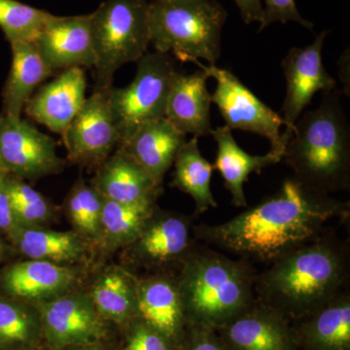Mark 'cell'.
I'll use <instances>...</instances> for the list:
<instances>
[{"mask_svg":"<svg viewBox=\"0 0 350 350\" xmlns=\"http://www.w3.org/2000/svg\"><path fill=\"white\" fill-rule=\"evenodd\" d=\"M193 234L188 216L156 206L137 239L120 251V265L133 273H175L195 250Z\"/></svg>","mask_w":350,"mask_h":350,"instance_id":"8","label":"cell"},{"mask_svg":"<svg viewBox=\"0 0 350 350\" xmlns=\"http://www.w3.org/2000/svg\"><path fill=\"white\" fill-rule=\"evenodd\" d=\"M264 12L258 31H264L275 23L287 24L288 22H295L310 31L314 27L312 22L301 17L297 8L296 0H264Z\"/></svg>","mask_w":350,"mask_h":350,"instance_id":"34","label":"cell"},{"mask_svg":"<svg viewBox=\"0 0 350 350\" xmlns=\"http://www.w3.org/2000/svg\"><path fill=\"white\" fill-rule=\"evenodd\" d=\"M345 278L342 251L319 238L275 260L255 286L262 305L284 317H305L338 296Z\"/></svg>","mask_w":350,"mask_h":350,"instance_id":"3","label":"cell"},{"mask_svg":"<svg viewBox=\"0 0 350 350\" xmlns=\"http://www.w3.org/2000/svg\"><path fill=\"white\" fill-rule=\"evenodd\" d=\"M149 3L148 0H105L91 14L94 92L108 93L115 72L146 54L150 45Z\"/></svg>","mask_w":350,"mask_h":350,"instance_id":"6","label":"cell"},{"mask_svg":"<svg viewBox=\"0 0 350 350\" xmlns=\"http://www.w3.org/2000/svg\"><path fill=\"white\" fill-rule=\"evenodd\" d=\"M186 142L187 135L177 130L163 117L140 126L117 148L131 157L157 183L163 185L165 174Z\"/></svg>","mask_w":350,"mask_h":350,"instance_id":"22","label":"cell"},{"mask_svg":"<svg viewBox=\"0 0 350 350\" xmlns=\"http://www.w3.org/2000/svg\"><path fill=\"white\" fill-rule=\"evenodd\" d=\"M12 66L2 91L4 116L19 119L36 88L54 75L44 63L33 41L11 43Z\"/></svg>","mask_w":350,"mask_h":350,"instance_id":"25","label":"cell"},{"mask_svg":"<svg viewBox=\"0 0 350 350\" xmlns=\"http://www.w3.org/2000/svg\"><path fill=\"white\" fill-rule=\"evenodd\" d=\"M93 268L29 259L6 262L0 268V294L36 306L81 286Z\"/></svg>","mask_w":350,"mask_h":350,"instance_id":"12","label":"cell"},{"mask_svg":"<svg viewBox=\"0 0 350 350\" xmlns=\"http://www.w3.org/2000/svg\"><path fill=\"white\" fill-rule=\"evenodd\" d=\"M84 284L36 305L48 349L64 350L109 338L111 324L96 310Z\"/></svg>","mask_w":350,"mask_h":350,"instance_id":"10","label":"cell"},{"mask_svg":"<svg viewBox=\"0 0 350 350\" xmlns=\"http://www.w3.org/2000/svg\"><path fill=\"white\" fill-rule=\"evenodd\" d=\"M86 88L84 69H66L39 88L25 105V112L29 118L62 135L84 105Z\"/></svg>","mask_w":350,"mask_h":350,"instance_id":"18","label":"cell"},{"mask_svg":"<svg viewBox=\"0 0 350 350\" xmlns=\"http://www.w3.org/2000/svg\"><path fill=\"white\" fill-rule=\"evenodd\" d=\"M64 350H113L112 347L108 345L107 340L105 342H93V344L76 345V347H68Z\"/></svg>","mask_w":350,"mask_h":350,"instance_id":"40","label":"cell"},{"mask_svg":"<svg viewBox=\"0 0 350 350\" xmlns=\"http://www.w3.org/2000/svg\"><path fill=\"white\" fill-rule=\"evenodd\" d=\"M43 345L38 308L0 294V350L36 349Z\"/></svg>","mask_w":350,"mask_h":350,"instance_id":"29","label":"cell"},{"mask_svg":"<svg viewBox=\"0 0 350 350\" xmlns=\"http://www.w3.org/2000/svg\"><path fill=\"white\" fill-rule=\"evenodd\" d=\"M103 202V196L80 176L69 190L61 207L71 230L93 247L96 256L100 239Z\"/></svg>","mask_w":350,"mask_h":350,"instance_id":"30","label":"cell"},{"mask_svg":"<svg viewBox=\"0 0 350 350\" xmlns=\"http://www.w3.org/2000/svg\"><path fill=\"white\" fill-rule=\"evenodd\" d=\"M7 176L8 172L0 167V236L4 239L15 224L7 188Z\"/></svg>","mask_w":350,"mask_h":350,"instance_id":"36","label":"cell"},{"mask_svg":"<svg viewBox=\"0 0 350 350\" xmlns=\"http://www.w3.org/2000/svg\"><path fill=\"white\" fill-rule=\"evenodd\" d=\"M217 144V157L213 167L224 179L226 188L232 196V204L238 207L247 206L243 185L251 174H261L262 170L282 160L283 153L269 151L262 156H253L243 150L227 126H218L211 131Z\"/></svg>","mask_w":350,"mask_h":350,"instance_id":"24","label":"cell"},{"mask_svg":"<svg viewBox=\"0 0 350 350\" xmlns=\"http://www.w3.org/2000/svg\"><path fill=\"white\" fill-rule=\"evenodd\" d=\"M156 206V202L121 204L105 199L96 265L103 264L107 258L133 243Z\"/></svg>","mask_w":350,"mask_h":350,"instance_id":"26","label":"cell"},{"mask_svg":"<svg viewBox=\"0 0 350 350\" xmlns=\"http://www.w3.org/2000/svg\"><path fill=\"white\" fill-rule=\"evenodd\" d=\"M192 63L215 80L211 100L217 105L226 126L231 130L250 131L266 137L271 142V151L284 155L293 131H280L284 125L282 116L259 100L232 71L218 68L216 64L206 66L198 59Z\"/></svg>","mask_w":350,"mask_h":350,"instance_id":"9","label":"cell"},{"mask_svg":"<svg viewBox=\"0 0 350 350\" xmlns=\"http://www.w3.org/2000/svg\"><path fill=\"white\" fill-rule=\"evenodd\" d=\"M208 76L202 70L176 75L167 100L165 117L181 133L196 137L211 135V94L207 89Z\"/></svg>","mask_w":350,"mask_h":350,"instance_id":"23","label":"cell"},{"mask_svg":"<svg viewBox=\"0 0 350 350\" xmlns=\"http://www.w3.org/2000/svg\"><path fill=\"white\" fill-rule=\"evenodd\" d=\"M16 255L61 266H96L93 247L72 230L14 224L5 237Z\"/></svg>","mask_w":350,"mask_h":350,"instance_id":"17","label":"cell"},{"mask_svg":"<svg viewBox=\"0 0 350 350\" xmlns=\"http://www.w3.org/2000/svg\"><path fill=\"white\" fill-rule=\"evenodd\" d=\"M175 273L137 275V317L180 350L189 325Z\"/></svg>","mask_w":350,"mask_h":350,"instance_id":"15","label":"cell"},{"mask_svg":"<svg viewBox=\"0 0 350 350\" xmlns=\"http://www.w3.org/2000/svg\"><path fill=\"white\" fill-rule=\"evenodd\" d=\"M342 90L322 93L319 107L304 111L285 148L293 178L329 195L350 185V125L342 105Z\"/></svg>","mask_w":350,"mask_h":350,"instance_id":"2","label":"cell"},{"mask_svg":"<svg viewBox=\"0 0 350 350\" xmlns=\"http://www.w3.org/2000/svg\"><path fill=\"white\" fill-rule=\"evenodd\" d=\"M53 16L17 0H0V29L10 44L33 41Z\"/></svg>","mask_w":350,"mask_h":350,"instance_id":"32","label":"cell"},{"mask_svg":"<svg viewBox=\"0 0 350 350\" xmlns=\"http://www.w3.org/2000/svg\"><path fill=\"white\" fill-rule=\"evenodd\" d=\"M230 350H297L298 338L280 313L252 306L220 328Z\"/></svg>","mask_w":350,"mask_h":350,"instance_id":"19","label":"cell"},{"mask_svg":"<svg viewBox=\"0 0 350 350\" xmlns=\"http://www.w3.org/2000/svg\"><path fill=\"white\" fill-rule=\"evenodd\" d=\"M90 184L105 200L121 204L156 202L163 193L162 185L119 148L96 167Z\"/></svg>","mask_w":350,"mask_h":350,"instance_id":"21","label":"cell"},{"mask_svg":"<svg viewBox=\"0 0 350 350\" xmlns=\"http://www.w3.org/2000/svg\"><path fill=\"white\" fill-rule=\"evenodd\" d=\"M301 338L310 350H350V299L338 294L308 315Z\"/></svg>","mask_w":350,"mask_h":350,"instance_id":"27","label":"cell"},{"mask_svg":"<svg viewBox=\"0 0 350 350\" xmlns=\"http://www.w3.org/2000/svg\"><path fill=\"white\" fill-rule=\"evenodd\" d=\"M228 13L217 0H153L149 3L150 44L156 52L182 62L221 57Z\"/></svg>","mask_w":350,"mask_h":350,"instance_id":"5","label":"cell"},{"mask_svg":"<svg viewBox=\"0 0 350 350\" xmlns=\"http://www.w3.org/2000/svg\"><path fill=\"white\" fill-rule=\"evenodd\" d=\"M349 206L288 179L273 197L223 224L200 225L195 236L234 254L275 262L319 239L331 220L349 216Z\"/></svg>","mask_w":350,"mask_h":350,"instance_id":"1","label":"cell"},{"mask_svg":"<svg viewBox=\"0 0 350 350\" xmlns=\"http://www.w3.org/2000/svg\"><path fill=\"white\" fill-rule=\"evenodd\" d=\"M328 32H320L313 42L305 47L291 48L282 62L286 96L280 116L285 130L293 131L295 124L315 94L327 93L337 87V81L329 75L322 61V50Z\"/></svg>","mask_w":350,"mask_h":350,"instance_id":"14","label":"cell"},{"mask_svg":"<svg viewBox=\"0 0 350 350\" xmlns=\"http://www.w3.org/2000/svg\"><path fill=\"white\" fill-rule=\"evenodd\" d=\"M350 53L349 47L340 55L338 61V73L342 84V93L350 96Z\"/></svg>","mask_w":350,"mask_h":350,"instance_id":"38","label":"cell"},{"mask_svg":"<svg viewBox=\"0 0 350 350\" xmlns=\"http://www.w3.org/2000/svg\"><path fill=\"white\" fill-rule=\"evenodd\" d=\"M7 188L14 223L24 227H51L59 221L61 206L32 187L24 179L8 174Z\"/></svg>","mask_w":350,"mask_h":350,"instance_id":"31","label":"cell"},{"mask_svg":"<svg viewBox=\"0 0 350 350\" xmlns=\"http://www.w3.org/2000/svg\"><path fill=\"white\" fill-rule=\"evenodd\" d=\"M180 350H230L214 330L189 326Z\"/></svg>","mask_w":350,"mask_h":350,"instance_id":"35","label":"cell"},{"mask_svg":"<svg viewBox=\"0 0 350 350\" xmlns=\"http://www.w3.org/2000/svg\"><path fill=\"white\" fill-rule=\"evenodd\" d=\"M246 25L261 22L264 5L262 0H234Z\"/></svg>","mask_w":350,"mask_h":350,"instance_id":"37","label":"cell"},{"mask_svg":"<svg viewBox=\"0 0 350 350\" xmlns=\"http://www.w3.org/2000/svg\"><path fill=\"white\" fill-rule=\"evenodd\" d=\"M33 42L54 75L72 68H93L96 62L91 14L70 17L54 15Z\"/></svg>","mask_w":350,"mask_h":350,"instance_id":"16","label":"cell"},{"mask_svg":"<svg viewBox=\"0 0 350 350\" xmlns=\"http://www.w3.org/2000/svg\"><path fill=\"white\" fill-rule=\"evenodd\" d=\"M175 273L189 326L220 329L252 306L256 278L245 262L195 248Z\"/></svg>","mask_w":350,"mask_h":350,"instance_id":"4","label":"cell"},{"mask_svg":"<svg viewBox=\"0 0 350 350\" xmlns=\"http://www.w3.org/2000/svg\"><path fill=\"white\" fill-rule=\"evenodd\" d=\"M14 255L16 254L11 248L10 244L7 243L3 237L0 236V265L5 264Z\"/></svg>","mask_w":350,"mask_h":350,"instance_id":"39","label":"cell"},{"mask_svg":"<svg viewBox=\"0 0 350 350\" xmlns=\"http://www.w3.org/2000/svg\"><path fill=\"white\" fill-rule=\"evenodd\" d=\"M84 285L96 310L111 325L123 329L137 317V275L121 265L94 267Z\"/></svg>","mask_w":350,"mask_h":350,"instance_id":"20","label":"cell"},{"mask_svg":"<svg viewBox=\"0 0 350 350\" xmlns=\"http://www.w3.org/2000/svg\"><path fill=\"white\" fill-rule=\"evenodd\" d=\"M174 170L170 185L193 198L196 213H204L217 207L211 189L214 170L199 148V137H193L181 147L174 162Z\"/></svg>","mask_w":350,"mask_h":350,"instance_id":"28","label":"cell"},{"mask_svg":"<svg viewBox=\"0 0 350 350\" xmlns=\"http://www.w3.org/2000/svg\"><path fill=\"white\" fill-rule=\"evenodd\" d=\"M24 350H41V349H24Z\"/></svg>","mask_w":350,"mask_h":350,"instance_id":"41","label":"cell"},{"mask_svg":"<svg viewBox=\"0 0 350 350\" xmlns=\"http://www.w3.org/2000/svg\"><path fill=\"white\" fill-rule=\"evenodd\" d=\"M125 342L121 350H176L167 338L135 317L125 327Z\"/></svg>","mask_w":350,"mask_h":350,"instance_id":"33","label":"cell"},{"mask_svg":"<svg viewBox=\"0 0 350 350\" xmlns=\"http://www.w3.org/2000/svg\"><path fill=\"white\" fill-rule=\"evenodd\" d=\"M66 160L57 144L27 120L0 113V167L25 181H36L63 172Z\"/></svg>","mask_w":350,"mask_h":350,"instance_id":"11","label":"cell"},{"mask_svg":"<svg viewBox=\"0 0 350 350\" xmlns=\"http://www.w3.org/2000/svg\"><path fill=\"white\" fill-rule=\"evenodd\" d=\"M62 137L71 163L96 169L105 163L119 145L107 93L93 92Z\"/></svg>","mask_w":350,"mask_h":350,"instance_id":"13","label":"cell"},{"mask_svg":"<svg viewBox=\"0 0 350 350\" xmlns=\"http://www.w3.org/2000/svg\"><path fill=\"white\" fill-rule=\"evenodd\" d=\"M137 64L133 82L107 93L119 145L144 124L165 117L172 83L181 71L176 59L163 53H146Z\"/></svg>","mask_w":350,"mask_h":350,"instance_id":"7","label":"cell"}]
</instances>
